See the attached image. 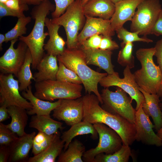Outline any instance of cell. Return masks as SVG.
Returning a JSON list of instances; mask_svg holds the SVG:
<instances>
[{"instance_id": "cell-1", "label": "cell", "mask_w": 162, "mask_h": 162, "mask_svg": "<svg viewBox=\"0 0 162 162\" xmlns=\"http://www.w3.org/2000/svg\"><path fill=\"white\" fill-rule=\"evenodd\" d=\"M82 97L83 121L92 124L98 123L104 124L118 134L123 144L129 146L132 145L135 140L136 130L134 123L104 110L100 106V101L95 94H87Z\"/></svg>"}, {"instance_id": "cell-2", "label": "cell", "mask_w": 162, "mask_h": 162, "mask_svg": "<svg viewBox=\"0 0 162 162\" xmlns=\"http://www.w3.org/2000/svg\"><path fill=\"white\" fill-rule=\"evenodd\" d=\"M55 6L49 0H44L39 4L35 5L31 12L32 18L35 20L33 28L27 36H22L19 40L24 42L31 54L33 62L32 68L36 67L45 54L44 47V41L48 32H44L45 20L50 11L53 12Z\"/></svg>"}, {"instance_id": "cell-3", "label": "cell", "mask_w": 162, "mask_h": 162, "mask_svg": "<svg viewBox=\"0 0 162 162\" xmlns=\"http://www.w3.org/2000/svg\"><path fill=\"white\" fill-rule=\"evenodd\" d=\"M57 58L58 61L77 74L82 82L86 92H93L102 104L103 101L98 89V84L108 74L99 73L89 67L86 63L84 53L80 47L72 49L66 48L63 53Z\"/></svg>"}, {"instance_id": "cell-4", "label": "cell", "mask_w": 162, "mask_h": 162, "mask_svg": "<svg viewBox=\"0 0 162 162\" xmlns=\"http://www.w3.org/2000/svg\"><path fill=\"white\" fill-rule=\"evenodd\" d=\"M155 52L154 47L141 48L136 51V56L141 67L134 74L139 87L151 94H157L162 83L161 71L159 66L156 65L153 61Z\"/></svg>"}, {"instance_id": "cell-5", "label": "cell", "mask_w": 162, "mask_h": 162, "mask_svg": "<svg viewBox=\"0 0 162 162\" xmlns=\"http://www.w3.org/2000/svg\"><path fill=\"white\" fill-rule=\"evenodd\" d=\"M51 22L64 28L67 36V48H79L78 36L79 31L85 24L86 17L81 0H75L59 17L51 19Z\"/></svg>"}, {"instance_id": "cell-6", "label": "cell", "mask_w": 162, "mask_h": 162, "mask_svg": "<svg viewBox=\"0 0 162 162\" xmlns=\"http://www.w3.org/2000/svg\"><path fill=\"white\" fill-rule=\"evenodd\" d=\"M34 95L44 100L52 101L58 99H76L82 96L81 84L56 80L35 82Z\"/></svg>"}, {"instance_id": "cell-7", "label": "cell", "mask_w": 162, "mask_h": 162, "mask_svg": "<svg viewBox=\"0 0 162 162\" xmlns=\"http://www.w3.org/2000/svg\"><path fill=\"white\" fill-rule=\"evenodd\" d=\"M116 89L115 92L110 91L108 88L102 90L101 107L109 112L121 116L134 123L136 110L132 105V100L122 88L116 86Z\"/></svg>"}, {"instance_id": "cell-8", "label": "cell", "mask_w": 162, "mask_h": 162, "mask_svg": "<svg viewBox=\"0 0 162 162\" xmlns=\"http://www.w3.org/2000/svg\"><path fill=\"white\" fill-rule=\"evenodd\" d=\"M131 21L130 30L146 36L157 21L161 6L159 0H143L138 5Z\"/></svg>"}, {"instance_id": "cell-9", "label": "cell", "mask_w": 162, "mask_h": 162, "mask_svg": "<svg viewBox=\"0 0 162 162\" xmlns=\"http://www.w3.org/2000/svg\"><path fill=\"white\" fill-rule=\"evenodd\" d=\"M93 125L98 133L99 142L95 148L84 152L82 157L84 162H92L95 157L101 153L113 154L120 149L123 144L118 134L108 126L99 123Z\"/></svg>"}, {"instance_id": "cell-10", "label": "cell", "mask_w": 162, "mask_h": 162, "mask_svg": "<svg viewBox=\"0 0 162 162\" xmlns=\"http://www.w3.org/2000/svg\"><path fill=\"white\" fill-rule=\"evenodd\" d=\"M130 69L126 67L123 71L124 77L120 78L118 73L114 72L102 78L99 82L100 85L104 88L116 86L122 88L130 97L132 100L136 103V110H137L145 100L144 97L139 89V86L136 82L134 74Z\"/></svg>"}, {"instance_id": "cell-11", "label": "cell", "mask_w": 162, "mask_h": 162, "mask_svg": "<svg viewBox=\"0 0 162 162\" xmlns=\"http://www.w3.org/2000/svg\"><path fill=\"white\" fill-rule=\"evenodd\" d=\"M19 82L11 74H0V103L8 107L16 106L29 110L32 106L20 93Z\"/></svg>"}, {"instance_id": "cell-12", "label": "cell", "mask_w": 162, "mask_h": 162, "mask_svg": "<svg viewBox=\"0 0 162 162\" xmlns=\"http://www.w3.org/2000/svg\"><path fill=\"white\" fill-rule=\"evenodd\" d=\"M16 39L10 41V44L4 54L0 58V70L1 73L11 74L17 77L18 73L23 64L28 47L23 42L19 43L16 49Z\"/></svg>"}, {"instance_id": "cell-13", "label": "cell", "mask_w": 162, "mask_h": 162, "mask_svg": "<svg viewBox=\"0 0 162 162\" xmlns=\"http://www.w3.org/2000/svg\"><path fill=\"white\" fill-rule=\"evenodd\" d=\"M52 116L62 121L68 125L81 122L83 116L82 97L76 99H62L59 105L53 111Z\"/></svg>"}, {"instance_id": "cell-14", "label": "cell", "mask_w": 162, "mask_h": 162, "mask_svg": "<svg viewBox=\"0 0 162 162\" xmlns=\"http://www.w3.org/2000/svg\"><path fill=\"white\" fill-rule=\"evenodd\" d=\"M134 123L136 130L135 140L148 145L162 146L161 140L154 132L153 128L154 125L143 111L142 104L136 111Z\"/></svg>"}, {"instance_id": "cell-15", "label": "cell", "mask_w": 162, "mask_h": 162, "mask_svg": "<svg viewBox=\"0 0 162 162\" xmlns=\"http://www.w3.org/2000/svg\"><path fill=\"white\" fill-rule=\"evenodd\" d=\"M84 25L78 36L79 47L91 36L95 34L112 37L114 35L115 31L112 28L110 20H105L85 16Z\"/></svg>"}, {"instance_id": "cell-16", "label": "cell", "mask_w": 162, "mask_h": 162, "mask_svg": "<svg viewBox=\"0 0 162 162\" xmlns=\"http://www.w3.org/2000/svg\"><path fill=\"white\" fill-rule=\"evenodd\" d=\"M143 0H122L115 4V11L110 19L116 31L127 21H131L139 4Z\"/></svg>"}, {"instance_id": "cell-17", "label": "cell", "mask_w": 162, "mask_h": 162, "mask_svg": "<svg viewBox=\"0 0 162 162\" xmlns=\"http://www.w3.org/2000/svg\"><path fill=\"white\" fill-rule=\"evenodd\" d=\"M36 133H26L19 136L10 146L8 162H27L28 154L32 148L33 140Z\"/></svg>"}, {"instance_id": "cell-18", "label": "cell", "mask_w": 162, "mask_h": 162, "mask_svg": "<svg viewBox=\"0 0 162 162\" xmlns=\"http://www.w3.org/2000/svg\"><path fill=\"white\" fill-rule=\"evenodd\" d=\"M80 48L84 53L87 65L96 66L105 71L108 74H112L115 72L113 69L114 66L112 64L111 60L112 54V51L100 49Z\"/></svg>"}, {"instance_id": "cell-19", "label": "cell", "mask_w": 162, "mask_h": 162, "mask_svg": "<svg viewBox=\"0 0 162 162\" xmlns=\"http://www.w3.org/2000/svg\"><path fill=\"white\" fill-rule=\"evenodd\" d=\"M45 24L48 29L49 39L44 44V50L48 54L57 56L62 55L66 49V42L58 34L60 26L52 23L51 19L47 17L45 19Z\"/></svg>"}, {"instance_id": "cell-20", "label": "cell", "mask_w": 162, "mask_h": 162, "mask_svg": "<svg viewBox=\"0 0 162 162\" xmlns=\"http://www.w3.org/2000/svg\"><path fill=\"white\" fill-rule=\"evenodd\" d=\"M85 16L110 20L115 10V5L110 0H89L83 6Z\"/></svg>"}, {"instance_id": "cell-21", "label": "cell", "mask_w": 162, "mask_h": 162, "mask_svg": "<svg viewBox=\"0 0 162 162\" xmlns=\"http://www.w3.org/2000/svg\"><path fill=\"white\" fill-rule=\"evenodd\" d=\"M22 95L28 100L32 106L30 110H27L28 114L30 115H50L51 111L59 105L62 100L61 99H59L52 102L40 99L33 94L31 85L22 92Z\"/></svg>"}, {"instance_id": "cell-22", "label": "cell", "mask_w": 162, "mask_h": 162, "mask_svg": "<svg viewBox=\"0 0 162 162\" xmlns=\"http://www.w3.org/2000/svg\"><path fill=\"white\" fill-rule=\"evenodd\" d=\"M57 56L45 54L37 65L33 76L35 82L47 80H56L59 67Z\"/></svg>"}, {"instance_id": "cell-23", "label": "cell", "mask_w": 162, "mask_h": 162, "mask_svg": "<svg viewBox=\"0 0 162 162\" xmlns=\"http://www.w3.org/2000/svg\"><path fill=\"white\" fill-rule=\"evenodd\" d=\"M139 89L145 98L142 104L143 110L147 115L152 117L154 128L158 130L162 126V112L160 105V98L157 94L148 93L140 87Z\"/></svg>"}, {"instance_id": "cell-24", "label": "cell", "mask_w": 162, "mask_h": 162, "mask_svg": "<svg viewBox=\"0 0 162 162\" xmlns=\"http://www.w3.org/2000/svg\"><path fill=\"white\" fill-rule=\"evenodd\" d=\"M62 122L55 120L50 115H37L32 116L29 127L48 135L59 133L58 129L62 130L64 127Z\"/></svg>"}, {"instance_id": "cell-25", "label": "cell", "mask_w": 162, "mask_h": 162, "mask_svg": "<svg viewBox=\"0 0 162 162\" xmlns=\"http://www.w3.org/2000/svg\"><path fill=\"white\" fill-rule=\"evenodd\" d=\"M88 134L91 135L92 139L96 140L98 138V134L93 124L82 121L72 125L69 129L63 133L61 137V139L65 142L64 151L75 137Z\"/></svg>"}, {"instance_id": "cell-26", "label": "cell", "mask_w": 162, "mask_h": 162, "mask_svg": "<svg viewBox=\"0 0 162 162\" xmlns=\"http://www.w3.org/2000/svg\"><path fill=\"white\" fill-rule=\"evenodd\" d=\"M8 109L11 121L6 126L19 136L24 135L26 133L24 130L28 119L27 110L14 106H9Z\"/></svg>"}, {"instance_id": "cell-27", "label": "cell", "mask_w": 162, "mask_h": 162, "mask_svg": "<svg viewBox=\"0 0 162 162\" xmlns=\"http://www.w3.org/2000/svg\"><path fill=\"white\" fill-rule=\"evenodd\" d=\"M65 142L58 134L51 144L39 154L28 158L27 162H55L62 152Z\"/></svg>"}, {"instance_id": "cell-28", "label": "cell", "mask_w": 162, "mask_h": 162, "mask_svg": "<svg viewBox=\"0 0 162 162\" xmlns=\"http://www.w3.org/2000/svg\"><path fill=\"white\" fill-rule=\"evenodd\" d=\"M85 152V147L77 139L71 142L67 149L62 152L57 160L58 162H83L82 157Z\"/></svg>"}, {"instance_id": "cell-29", "label": "cell", "mask_w": 162, "mask_h": 162, "mask_svg": "<svg viewBox=\"0 0 162 162\" xmlns=\"http://www.w3.org/2000/svg\"><path fill=\"white\" fill-rule=\"evenodd\" d=\"M32 62V56L28 47L24 62L20 68L16 77L20 84V92H22L27 89L31 85L32 82L31 80H34L30 69V66Z\"/></svg>"}, {"instance_id": "cell-30", "label": "cell", "mask_w": 162, "mask_h": 162, "mask_svg": "<svg viewBox=\"0 0 162 162\" xmlns=\"http://www.w3.org/2000/svg\"><path fill=\"white\" fill-rule=\"evenodd\" d=\"M132 156L129 146L123 144L121 148L113 154L101 153L97 155L92 162H128Z\"/></svg>"}, {"instance_id": "cell-31", "label": "cell", "mask_w": 162, "mask_h": 162, "mask_svg": "<svg viewBox=\"0 0 162 162\" xmlns=\"http://www.w3.org/2000/svg\"><path fill=\"white\" fill-rule=\"evenodd\" d=\"M59 134L48 135L38 131L33 140L32 148L34 155L39 154L46 149Z\"/></svg>"}, {"instance_id": "cell-32", "label": "cell", "mask_w": 162, "mask_h": 162, "mask_svg": "<svg viewBox=\"0 0 162 162\" xmlns=\"http://www.w3.org/2000/svg\"><path fill=\"white\" fill-rule=\"evenodd\" d=\"M32 17L24 16L18 18L15 26L5 34V42L12 40L18 39L19 37L26 33V26L31 21Z\"/></svg>"}, {"instance_id": "cell-33", "label": "cell", "mask_w": 162, "mask_h": 162, "mask_svg": "<svg viewBox=\"0 0 162 162\" xmlns=\"http://www.w3.org/2000/svg\"><path fill=\"white\" fill-rule=\"evenodd\" d=\"M133 43H127L119 51L117 61L122 67H128L130 69L134 67V57L133 54Z\"/></svg>"}, {"instance_id": "cell-34", "label": "cell", "mask_w": 162, "mask_h": 162, "mask_svg": "<svg viewBox=\"0 0 162 162\" xmlns=\"http://www.w3.org/2000/svg\"><path fill=\"white\" fill-rule=\"evenodd\" d=\"M116 32L119 39L122 41L121 44L122 47L128 42L140 41L149 43L153 42L152 40L146 36L139 37L138 32H129L123 26L117 29Z\"/></svg>"}, {"instance_id": "cell-35", "label": "cell", "mask_w": 162, "mask_h": 162, "mask_svg": "<svg viewBox=\"0 0 162 162\" xmlns=\"http://www.w3.org/2000/svg\"><path fill=\"white\" fill-rule=\"evenodd\" d=\"M58 61L59 68L56 76L57 80L75 84H82L81 80L74 71L67 68L61 62Z\"/></svg>"}, {"instance_id": "cell-36", "label": "cell", "mask_w": 162, "mask_h": 162, "mask_svg": "<svg viewBox=\"0 0 162 162\" xmlns=\"http://www.w3.org/2000/svg\"><path fill=\"white\" fill-rule=\"evenodd\" d=\"M15 134L7 128L6 125L0 122V146H10L18 138Z\"/></svg>"}, {"instance_id": "cell-37", "label": "cell", "mask_w": 162, "mask_h": 162, "mask_svg": "<svg viewBox=\"0 0 162 162\" xmlns=\"http://www.w3.org/2000/svg\"><path fill=\"white\" fill-rule=\"evenodd\" d=\"M28 5H25L19 10H15L7 7L3 3L0 2V18L8 16L16 17L18 18L25 16L24 14V11L28 10Z\"/></svg>"}, {"instance_id": "cell-38", "label": "cell", "mask_w": 162, "mask_h": 162, "mask_svg": "<svg viewBox=\"0 0 162 162\" xmlns=\"http://www.w3.org/2000/svg\"><path fill=\"white\" fill-rule=\"evenodd\" d=\"M75 0H54L56 4L55 9L51 14L52 18H58L61 16Z\"/></svg>"}, {"instance_id": "cell-39", "label": "cell", "mask_w": 162, "mask_h": 162, "mask_svg": "<svg viewBox=\"0 0 162 162\" xmlns=\"http://www.w3.org/2000/svg\"><path fill=\"white\" fill-rule=\"evenodd\" d=\"M103 35L95 34L85 40L79 47L85 49H99Z\"/></svg>"}, {"instance_id": "cell-40", "label": "cell", "mask_w": 162, "mask_h": 162, "mask_svg": "<svg viewBox=\"0 0 162 162\" xmlns=\"http://www.w3.org/2000/svg\"><path fill=\"white\" fill-rule=\"evenodd\" d=\"M111 37L103 36L99 49L111 51L118 49V44L112 40Z\"/></svg>"}, {"instance_id": "cell-41", "label": "cell", "mask_w": 162, "mask_h": 162, "mask_svg": "<svg viewBox=\"0 0 162 162\" xmlns=\"http://www.w3.org/2000/svg\"><path fill=\"white\" fill-rule=\"evenodd\" d=\"M150 34H154L157 36L162 35V9L151 30Z\"/></svg>"}, {"instance_id": "cell-42", "label": "cell", "mask_w": 162, "mask_h": 162, "mask_svg": "<svg viewBox=\"0 0 162 162\" xmlns=\"http://www.w3.org/2000/svg\"><path fill=\"white\" fill-rule=\"evenodd\" d=\"M154 47L155 49L154 56L157 57V63L162 73V38L156 43Z\"/></svg>"}, {"instance_id": "cell-43", "label": "cell", "mask_w": 162, "mask_h": 162, "mask_svg": "<svg viewBox=\"0 0 162 162\" xmlns=\"http://www.w3.org/2000/svg\"><path fill=\"white\" fill-rule=\"evenodd\" d=\"M10 155L9 146H0V162L8 161Z\"/></svg>"}, {"instance_id": "cell-44", "label": "cell", "mask_w": 162, "mask_h": 162, "mask_svg": "<svg viewBox=\"0 0 162 162\" xmlns=\"http://www.w3.org/2000/svg\"><path fill=\"white\" fill-rule=\"evenodd\" d=\"M8 8L15 10H19L25 4H20L19 0H8L4 4Z\"/></svg>"}, {"instance_id": "cell-45", "label": "cell", "mask_w": 162, "mask_h": 162, "mask_svg": "<svg viewBox=\"0 0 162 162\" xmlns=\"http://www.w3.org/2000/svg\"><path fill=\"white\" fill-rule=\"evenodd\" d=\"M10 116L9 114L8 107L4 104L0 105V122L4 121L9 118Z\"/></svg>"}, {"instance_id": "cell-46", "label": "cell", "mask_w": 162, "mask_h": 162, "mask_svg": "<svg viewBox=\"0 0 162 162\" xmlns=\"http://www.w3.org/2000/svg\"><path fill=\"white\" fill-rule=\"evenodd\" d=\"M20 4H26L36 5L40 4L44 0H19Z\"/></svg>"}, {"instance_id": "cell-47", "label": "cell", "mask_w": 162, "mask_h": 162, "mask_svg": "<svg viewBox=\"0 0 162 162\" xmlns=\"http://www.w3.org/2000/svg\"><path fill=\"white\" fill-rule=\"evenodd\" d=\"M5 34H0V50L1 51L2 50V43L5 42Z\"/></svg>"}, {"instance_id": "cell-48", "label": "cell", "mask_w": 162, "mask_h": 162, "mask_svg": "<svg viewBox=\"0 0 162 162\" xmlns=\"http://www.w3.org/2000/svg\"><path fill=\"white\" fill-rule=\"evenodd\" d=\"M160 98L162 99V83L160 85L157 94Z\"/></svg>"}, {"instance_id": "cell-49", "label": "cell", "mask_w": 162, "mask_h": 162, "mask_svg": "<svg viewBox=\"0 0 162 162\" xmlns=\"http://www.w3.org/2000/svg\"><path fill=\"white\" fill-rule=\"evenodd\" d=\"M156 134L160 138V139L161 140L162 142V126L161 127L159 130H157V132Z\"/></svg>"}, {"instance_id": "cell-50", "label": "cell", "mask_w": 162, "mask_h": 162, "mask_svg": "<svg viewBox=\"0 0 162 162\" xmlns=\"http://www.w3.org/2000/svg\"><path fill=\"white\" fill-rule=\"evenodd\" d=\"M89 0H81L83 6Z\"/></svg>"}, {"instance_id": "cell-51", "label": "cell", "mask_w": 162, "mask_h": 162, "mask_svg": "<svg viewBox=\"0 0 162 162\" xmlns=\"http://www.w3.org/2000/svg\"><path fill=\"white\" fill-rule=\"evenodd\" d=\"M112 2H113L115 4L116 3L122 0H110Z\"/></svg>"}, {"instance_id": "cell-52", "label": "cell", "mask_w": 162, "mask_h": 162, "mask_svg": "<svg viewBox=\"0 0 162 162\" xmlns=\"http://www.w3.org/2000/svg\"><path fill=\"white\" fill-rule=\"evenodd\" d=\"M8 0H0V2L5 4Z\"/></svg>"}, {"instance_id": "cell-53", "label": "cell", "mask_w": 162, "mask_h": 162, "mask_svg": "<svg viewBox=\"0 0 162 162\" xmlns=\"http://www.w3.org/2000/svg\"><path fill=\"white\" fill-rule=\"evenodd\" d=\"M161 103L160 102V106L161 108V111H162V99H161Z\"/></svg>"}]
</instances>
